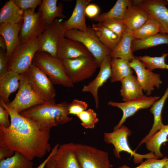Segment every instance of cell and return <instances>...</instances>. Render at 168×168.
Here are the masks:
<instances>
[{"mask_svg":"<svg viewBox=\"0 0 168 168\" xmlns=\"http://www.w3.org/2000/svg\"><path fill=\"white\" fill-rule=\"evenodd\" d=\"M0 105L8 110L11 121L8 128L0 126V147L19 152L31 161L51 151L50 129H41L35 122L9 109L1 99Z\"/></svg>","mask_w":168,"mask_h":168,"instance_id":"obj_1","label":"cell"},{"mask_svg":"<svg viewBox=\"0 0 168 168\" xmlns=\"http://www.w3.org/2000/svg\"><path fill=\"white\" fill-rule=\"evenodd\" d=\"M68 104L65 101L56 103L54 99L34 106L20 114L36 123L41 129H50L72 120L73 118L69 116Z\"/></svg>","mask_w":168,"mask_h":168,"instance_id":"obj_2","label":"cell"},{"mask_svg":"<svg viewBox=\"0 0 168 168\" xmlns=\"http://www.w3.org/2000/svg\"><path fill=\"white\" fill-rule=\"evenodd\" d=\"M33 64L44 72L54 84L68 88L74 86L67 74L62 60L58 57L45 52L37 51L34 57Z\"/></svg>","mask_w":168,"mask_h":168,"instance_id":"obj_3","label":"cell"},{"mask_svg":"<svg viewBox=\"0 0 168 168\" xmlns=\"http://www.w3.org/2000/svg\"><path fill=\"white\" fill-rule=\"evenodd\" d=\"M131 132L126 126L122 125L119 128L114 129L110 133H105L104 140L108 144H112L114 147L113 152L115 157L120 159V153L124 152L129 153L131 156H133L134 162L138 164L142 162L144 158L148 159L156 157L153 152L145 154H141L136 152L130 147L128 142V137L130 135Z\"/></svg>","mask_w":168,"mask_h":168,"instance_id":"obj_4","label":"cell"},{"mask_svg":"<svg viewBox=\"0 0 168 168\" xmlns=\"http://www.w3.org/2000/svg\"><path fill=\"white\" fill-rule=\"evenodd\" d=\"M64 36L82 43L97 60L99 67L104 58L110 55L111 51L100 42L91 27L88 28L85 31L68 30L65 31Z\"/></svg>","mask_w":168,"mask_h":168,"instance_id":"obj_5","label":"cell"},{"mask_svg":"<svg viewBox=\"0 0 168 168\" xmlns=\"http://www.w3.org/2000/svg\"><path fill=\"white\" fill-rule=\"evenodd\" d=\"M62 60L68 78L74 84L92 77L99 67L92 56Z\"/></svg>","mask_w":168,"mask_h":168,"instance_id":"obj_6","label":"cell"},{"mask_svg":"<svg viewBox=\"0 0 168 168\" xmlns=\"http://www.w3.org/2000/svg\"><path fill=\"white\" fill-rule=\"evenodd\" d=\"M38 48V37L21 44L15 49L8 61V70L20 74L26 72L32 64Z\"/></svg>","mask_w":168,"mask_h":168,"instance_id":"obj_7","label":"cell"},{"mask_svg":"<svg viewBox=\"0 0 168 168\" xmlns=\"http://www.w3.org/2000/svg\"><path fill=\"white\" fill-rule=\"evenodd\" d=\"M46 102L34 91L25 72L21 74L19 90L14 99L11 102L4 103L9 109L20 114L31 107Z\"/></svg>","mask_w":168,"mask_h":168,"instance_id":"obj_8","label":"cell"},{"mask_svg":"<svg viewBox=\"0 0 168 168\" xmlns=\"http://www.w3.org/2000/svg\"><path fill=\"white\" fill-rule=\"evenodd\" d=\"M80 168H111L108 153L87 145L75 144Z\"/></svg>","mask_w":168,"mask_h":168,"instance_id":"obj_9","label":"cell"},{"mask_svg":"<svg viewBox=\"0 0 168 168\" xmlns=\"http://www.w3.org/2000/svg\"><path fill=\"white\" fill-rule=\"evenodd\" d=\"M65 32L62 22L59 18L47 25L38 37V51L45 52L53 57H57L58 44L64 36Z\"/></svg>","mask_w":168,"mask_h":168,"instance_id":"obj_10","label":"cell"},{"mask_svg":"<svg viewBox=\"0 0 168 168\" xmlns=\"http://www.w3.org/2000/svg\"><path fill=\"white\" fill-rule=\"evenodd\" d=\"M26 73L31 87L38 96L46 101L55 99L54 84L44 72L32 64Z\"/></svg>","mask_w":168,"mask_h":168,"instance_id":"obj_11","label":"cell"},{"mask_svg":"<svg viewBox=\"0 0 168 168\" xmlns=\"http://www.w3.org/2000/svg\"><path fill=\"white\" fill-rule=\"evenodd\" d=\"M160 98L159 96H148L143 95L133 100L123 102L110 101L109 105L118 107L123 112V115L114 129L119 128L128 117L133 115L138 110L151 107L153 103Z\"/></svg>","mask_w":168,"mask_h":168,"instance_id":"obj_12","label":"cell"},{"mask_svg":"<svg viewBox=\"0 0 168 168\" xmlns=\"http://www.w3.org/2000/svg\"><path fill=\"white\" fill-rule=\"evenodd\" d=\"M24 11V20L19 33L21 44L38 38L46 26L39 12L31 10Z\"/></svg>","mask_w":168,"mask_h":168,"instance_id":"obj_13","label":"cell"},{"mask_svg":"<svg viewBox=\"0 0 168 168\" xmlns=\"http://www.w3.org/2000/svg\"><path fill=\"white\" fill-rule=\"evenodd\" d=\"M130 65L135 72L138 82L147 96L151 94L155 87L157 89L160 88L162 82L159 74L147 69L137 57L135 59L130 62Z\"/></svg>","mask_w":168,"mask_h":168,"instance_id":"obj_14","label":"cell"},{"mask_svg":"<svg viewBox=\"0 0 168 168\" xmlns=\"http://www.w3.org/2000/svg\"><path fill=\"white\" fill-rule=\"evenodd\" d=\"M133 2L159 22L161 27V33L168 35V8L166 0H134Z\"/></svg>","mask_w":168,"mask_h":168,"instance_id":"obj_15","label":"cell"},{"mask_svg":"<svg viewBox=\"0 0 168 168\" xmlns=\"http://www.w3.org/2000/svg\"><path fill=\"white\" fill-rule=\"evenodd\" d=\"M111 59L110 55L107 56L104 58L100 65V71L97 76L88 84L84 85L82 89V91L83 92H88L91 93L94 98L96 107L97 109L99 105V89L111 76Z\"/></svg>","mask_w":168,"mask_h":168,"instance_id":"obj_16","label":"cell"},{"mask_svg":"<svg viewBox=\"0 0 168 168\" xmlns=\"http://www.w3.org/2000/svg\"><path fill=\"white\" fill-rule=\"evenodd\" d=\"M52 158L55 168H80L72 142L59 145Z\"/></svg>","mask_w":168,"mask_h":168,"instance_id":"obj_17","label":"cell"},{"mask_svg":"<svg viewBox=\"0 0 168 168\" xmlns=\"http://www.w3.org/2000/svg\"><path fill=\"white\" fill-rule=\"evenodd\" d=\"M91 56L92 55L86 48L77 41L64 36L59 43L57 57L61 60Z\"/></svg>","mask_w":168,"mask_h":168,"instance_id":"obj_18","label":"cell"},{"mask_svg":"<svg viewBox=\"0 0 168 168\" xmlns=\"http://www.w3.org/2000/svg\"><path fill=\"white\" fill-rule=\"evenodd\" d=\"M91 0H77L75 7L69 18L62 24L65 31L76 30L85 31L87 30L85 20V9Z\"/></svg>","mask_w":168,"mask_h":168,"instance_id":"obj_19","label":"cell"},{"mask_svg":"<svg viewBox=\"0 0 168 168\" xmlns=\"http://www.w3.org/2000/svg\"><path fill=\"white\" fill-rule=\"evenodd\" d=\"M23 23V21L16 24H0V35L6 42V56L8 61L15 49L21 44L19 33Z\"/></svg>","mask_w":168,"mask_h":168,"instance_id":"obj_20","label":"cell"},{"mask_svg":"<svg viewBox=\"0 0 168 168\" xmlns=\"http://www.w3.org/2000/svg\"><path fill=\"white\" fill-rule=\"evenodd\" d=\"M149 16L147 12L133 2L128 7L123 20L126 28L132 31L143 25Z\"/></svg>","mask_w":168,"mask_h":168,"instance_id":"obj_21","label":"cell"},{"mask_svg":"<svg viewBox=\"0 0 168 168\" xmlns=\"http://www.w3.org/2000/svg\"><path fill=\"white\" fill-rule=\"evenodd\" d=\"M21 74L11 70L0 77V99L7 104L10 95L19 88Z\"/></svg>","mask_w":168,"mask_h":168,"instance_id":"obj_22","label":"cell"},{"mask_svg":"<svg viewBox=\"0 0 168 168\" xmlns=\"http://www.w3.org/2000/svg\"><path fill=\"white\" fill-rule=\"evenodd\" d=\"M132 31L126 28L119 44L111 51L110 56L111 58H121L130 62L136 58L132 50L133 41L134 40Z\"/></svg>","mask_w":168,"mask_h":168,"instance_id":"obj_23","label":"cell"},{"mask_svg":"<svg viewBox=\"0 0 168 168\" xmlns=\"http://www.w3.org/2000/svg\"><path fill=\"white\" fill-rule=\"evenodd\" d=\"M57 0H43L40 6L38 12L46 26L51 24L56 19H63L66 16L63 12L61 3L58 5Z\"/></svg>","mask_w":168,"mask_h":168,"instance_id":"obj_24","label":"cell"},{"mask_svg":"<svg viewBox=\"0 0 168 168\" xmlns=\"http://www.w3.org/2000/svg\"><path fill=\"white\" fill-rule=\"evenodd\" d=\"M168 98V86L161 97L155 101L151 107L150 111L153 115V124L149 133L140 142L139 146L145 143L164 125L162 122V113L166 101Z\"/></svg>","mask_w":168,"mask_h":168,"instance_id":"obj_25","label":"cell"},{"mask_svg":"<svg viewBox=\"0 0 168 168\" xmlns=\"http://www.w3.org/2000/svg\"><path fill=\"white\" fill-rule=\"evenodd\" d=\"M120 95L124 102L131 100L143 95V90L137 77L133 75H129L121 82Z\"/></svg>","mask_w":168,"mask_h":168,"instance_id":"obj_26","label":"cell"},{"mask_svg":"<svg viewBox=\"0 0 168 168\" xmlns=\"http://www.w3.org/2000/svg\"><path fill=\"white\" fill-rule=\"evenodd\" d=\"M24 11L13 0L7 1L0 11V23L16 24L24 20Z\"/></svg>","mask_w":168,"mask_h":168,"instance_id":"obj_27","label":"cell"},{"mask_svg":"<svg viewBox=\"0 0 168 168\" xmlns=\"http://www.w3.org/2000/svg\"><path fill=\"white\" fill-rule=\"evenodd\" d=\"M91 28L102 44L111 51L116 48L121 39L100 23H93Z\"/></svg>","mask_w":168,"mask_h":168,"instance_id":"obj_28","label":"cell"},{"mask_svg":"<svg viewBox=\"0 0 168 168\" xmlns=\"http://www.w3.org/2000/svg\"><path fill=\"white\" fill-rule=\"evenodd\" d=\"M111 75L110 82H121L124 78L133 74L130 62L121 58H111Z\"/></svg>","mask_w":168,"mask_h":168,"instance_id":"obj_29","label":"cell"},{"mask_svg":"<svg viewBox=\"0 0 168 168\" xmlns=\"http://www.w3.org/2000/svg\"><path fill=\"white\" fill-rule=\"evenodd\" d=\"M165 44L168 45V35L160 33L144 39L134 40L132 50L133 53L137 50Z\"/></svg>","mask_w":168,"mask_h":168,"instance_id":"obj_30","label":"cell"},{"mask_svg":"<svg viewBox=\"0 0 168 168\" xmlns=\"http://www.w3.org/2000/svg\"><path fill=\"white\" fill-rule=\"evenodd\" d=\"M168 124L164 125L145 142L147 149L154 153L155 156L159 158L162 157L163 154L160 151L161 145L168 141Z\"/></svg>","mask_w":168,"mask_h":168,"instance_id":"obj_31","label":"cell"},{"mask_svg":"<svg viewBox=\"0 0 168 168\" xmlns=\"http://www.w3.org/2000/svg\"><path fill=\"white\" fill-rule=\"evenodd\" d=\"M133 3V0H118L109 11L99 14L93 19L98 23L108 18L123 19L128 7Z\"/></svg>","mask_w":168,"mask_h":168,"instance_id":"obj_32","label":"cell"},{"mask_svg":"<svg viewBox=\"0 0 168 168\" xmlns=\"http://www.w3.org/2000/svg\"><path fill=\"white\" fill-rule=\"evenodd\" d=\"M161 27L159 22L149 16L143 25L132 31V32L135 39H142L161 33Z\"/></svg>","mask_w":168,"mask_h":168,"instance_id":"obj_33","label":"cell"},{"mask_svg":"<svg viewBox=\"0 0 168 168\" xmlns=\"http://www.w3.org/2000/svg\"><path fill=\"white\" fill-rule=\"evenodd\" d=\"M31 160L18 152L12 156L0 160V168H32Z\"/></svg>","mask_w":168,"mask_h":168,"instance_id":"obj_34","label":"cell"},{"mask_svg":"<svg viewBox=\"0 0 168 168\" xmlns=\"http://www.w3.org/2000/svg\"><path fill=\"white\" fill-rule=\"evenodd\" d=\"M168 53H163L160 56L151 57L147 55L137 57L148 69L152 71L156 69L168 70V64L165 59Z\"/></svg>","mask_w":168,"mask_h":168,"instance_id":"obj_35","label":"cell"},{"mask_svg":"<svg viewBox=\"0 0 168 168\" xmlns=\"http://www.w3.org/2000/svg\"><path fill=\"white\" fill-rule=\"evenodd\" d=\"M99 23H100L121 38L126 29L123 19L119 18H108Z\"/></svg>","mask_w":168,"mask_h":168,"instance_id":"obj_36","label":"cell"},{"mask_svg":"<svg viewBox=\"0 0 168 168\" xmlns=\"http://www.w3.org/2000/svg\"><path fill=\"white\" fill-rule=\"evenodd\" d=\"M77 116L81 120L82 126L86 129L94 128L99 120L96 113L91 109L82 111Z\"/></svg>","mask_w":168,"mask_h":168,"instance_id":"obj_37","label":"cell"},{"mask_svg":"<svg viewBox=\"0 0 168 168\" xmlns=\"http://www.w3.org/2000/svg\"><path fill=\"white\" fill-rule=\"evenodd\" d=\"M168 160V158L166 157L161 159L151 158L147 159L135 167L131 168L124 165L118 168H163Z\"/></svg>","mask_w":168,"mask_h":168,"instance_id":"obj_38","label":"cell"},{"mask_svg":"<svg viewBox=\"0 0 168 168\" xmlns=\"http://www.w3.org/2000/svg\"><path fill=\"white\" fill-rule=\"evenodd\" d=\"M88 105L85 102L74 99L68 104V110L69 114L77 116L82 111L87 110Z\"/></svg>","mask_w":168,"mask_h":168,"instance_id":"obj_39","label":"cell"},{"mask_svg":"<svg viewBox=\"0 0 168 168\" xmlns=\"http://www.w3.org/2000/svg\"><path fill=\"white\" fill-rule=\"evenodd\" d=\"M15 4L23 11L31 10L35 11L36 8L40 6L41 0H13Z\"/></svg>","mask_w":168,"mask_h":168,"instance_id":"obj_40","label":"cell"},{"mask_svg":"<svg viewBox=\"0 0 168 168\" xmlns=\"http://www.w3.org/2000/svg\"><path fill=\"white\" fill-rule=\"evenodd\" d=\"M8 60L6 56V51L0 49V77L8 71Z\"/></svg>","mask_w":168,"mask_h":168,"instance_id":"obj_41","label":"cell"},{"mask_svg":"<svg viewBox=\"0 0 168 168\" xmlns=\"http://www.w3.org/2000/svg\"><path fill=\"white\" fill-rule=\"evenodd\" d=\"M9 117L8 110L0 105V126L8 128L10 126L11 121L9 120Z\"/></svg>","mask_w":168,"mask_h":168,"instance_id":"obj_42","label":"cell"},{"mask_svg":"<svg viewBox=\"0 0 168 168\" xmlns=\"http://www.w3.org/2000/svg\"><path fill=\"white\" fill-rule=\"evenodd\" d=\"M100 8L97 5L91 3L88 4L85 9L86 16L90 19L96 17L99 14Z\"/></svg>","mask_w":168,"mask_h":168,"instance_id":"obj_43","label":"cell"},{"mask_svg":"<svg viewBox=\"0 0 168 168\" xmlns=\"http://www.w3.org/2000/svg\"><path fill=\"white\" fill-rule=\"evenodd\" d=\"M15 152L6 147H0V160L5 158V157L12 156Z\"/></svg>","mask_w":168,"mask_h":168,"instance_id":"obj_44","label":"cell"},{"mask_svg":"<svg viewBox=\"0 0 168 168\" xmlns=\"http://www.w3.org/2000/svg\"><path fill=\"white\" fill-rule=\"evenodd\" d=\"M59 145L58 144H56L54 147V148L52 149L50 153L48 156L47 157V158L37 167L36 168H44V167L46 166L47 161L56 152V151L58 148Z\"/></svg>","mask_w":168,"mask_h":168,"instance_id":"obj_45","label":"cell"},{"mask_svg":"<svg viewBox=\"0 0 168 168\" xmlns=\"http://www.w3.org/2000/svg\"><path fill=\"white\" fill-rule=\"evenodd\" d=\"M0 47L1 49L6 51L7 49L6 42L4 38L1 35L0 36Z\"/></svg>","mask_w":168,"mask_h":168,"instance_id":"obj_46","label":"cell"},{"mask_svg":"<svg viewBox=\"0 0 168 168\" xmlns=\"http://www.w3.org/2000/svg\"><path fill=\"white\" fill-rule=\"evenodd\" d=\"M52 156L47 161L45 166L46 168H55Z\"/></svg>","mask_w":168,"mask_h":168,"instance_id":"obj_47","label":"cell"},{"mask_svg":"<svg viewBox=\"0 0 168 168\" xmlns=\"http://www.w3.org/2000/svg\"><path fill=\"white\" fill-rule=\"evenodd\" d=\"M163 168H168V160Z\"/></svg>","mask_w":168,"mask_h":168,"instance_id":"obj_48","label":"cell"},{"mask_svg":"<svg viewBox=\"0 0 168 168\" xmlns=\"http://www.w3.org/2000/svg\"><path fill=\"white\" fill-rule=\"evenodd\" d=\"M166 0V2H167V3H168V5H168V0Z\"/></svg>","mask_w":168,"mask_h":168,"instance_id":"obj_49","label":"cell"}]
</instances>
